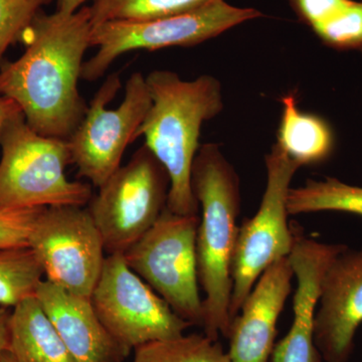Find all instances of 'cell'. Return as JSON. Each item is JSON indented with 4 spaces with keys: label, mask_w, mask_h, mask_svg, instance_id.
<instances>
[{
    "label": "cell",
    "mask_w": 362,
    "mask_h": 362,
    "mask_svg": "<svg viewBox=\"0 0 362 362\" xmlns=\"http://www.w3.org/2000/svg\"><path fill=\"white\" fill-rule=\"evenodd\" d=\"M92 30L89 6L42 11L23 35V56L0 66V96L13 100L40 135L68 140L84 118L88 104L78 84Z\"/></svg>",
    "instance_id": "cell-1"
},
{
    "label": "cell",
    "mask_w": 362,
    "mask_h": 362,
    "mask_svg": "<svg viewBox=\"0 0 362 362\" xmlns=\"http://www.w3.org/2000/svg\"><path fill=\"white\" fill-rule=\"evenodd\" d=\"M152 104L136 139L168 171L170 188L168 209L182 216H197L199 202L192 187V168L199 147L202 126L223 109L218 78L202 75L182 80L175 71H152L146 77Z\"/></svg>",
    "instance_id": "cell-2"
},
{
    "label": "cell",
    "mask_w": 362,
    "mask_h": 362,
    "mask_svg": "<svg viewBox=\"0 0 362 362\" xmlns=\"http://www.w3.org/2000/svg\"><path fill=\"white\" fill-rule=\"evenodd\" d=\"M192 187L201 207L197 232V273L204 293V334L228 339L232 326V264L240 213V177L220 145H201L192 168Z\"/></svg>",
    "instance_id": "cell-3"
},
{
    "label": "cell",
    "mask_w": 362,
    "mask_h": 362,
    "mask_svg": "<svg viewBox=\"0 0 362 362\" xmlns=\"http://www.w3.org/2000/svg\"><path fill=\"white\" fill-rule=\"evenodd\" d=\"M0 207L35 209L85 206L92 187L71 181L68 140L47 137L26 123L23 112L7 119L0 129Z\"/></svg>",
    "instance_id": "cell-4"
},
{
    "label": "cell",
    "mask_w": 362,
    "mask_h": 362,
    "mask_svg": "<svg viewBox=\"0 0 362 362\" xmlns=\"http://www.w3.org/2000/svg\"><path fill=\"white\" fill-rule=\"evenodd\" d=\"M263 16L251 7H238L226 0L192 13L145 21H107L93 25L90 47L98 51L83 65L82 78L95 82L126 52L190 47L218 37L246 21Z\"/></svg>",
    "instance_id": "cell-5"
},
{
    "label": "cell",
    "mask_w": 362,
    "mask_h": 362,
    "mask_svg": "<svg viewBox=\"0 0 362 362\" xmlns=\"http://www.w3.org/2000/svg\"><path fill=\"white\" fill-rule=\"evenodd\" d=\"M199 216H182L168 207L123 256L126 263L175 311L190 324L204 326L199 294L197 232Z\"/></svg>",
    "instance_id": "cell-6"
},
{
    "label": "cell",
    "mask_w": 362,
    "mask_h": 362,
    "mask_svg": "<svg viewBox=\"0 0 362 362\" xmlns=\"http://www.w3.org/2000/svg\"><path fill=\"white\" fill-rule=\"evenodd\" d=\"M120 74H111L88 104L82 122L68 139L78 175L99 188L120 168L126 148L136 140L151 107L146 77L135 71L128 78L120 106L107 105L120 90Z\"/></svg>",
    "instance_id": "cell-7"
},
{
    "label": "cell",
    "mask_w": 362,
    "mask_h": 362,
    "mask_svg": "<svg viewBox=\"0 0 362 362\" xmlns=\"http://www.w3.org/2000/svg\"><path fill=\"white\" fill-rule=\"evenodd\" d=\"M169 188L168 171L143 145L89 202L105 252L124 254L134 245L168 206Z\"/></svg>",
    "instance_id": "cell-8"
},
{
    "label": "cell",
    "mask_w": 362,
    "mask_h": 362,
    "mask_svg": "<svg viewBox=\"0 0 362 362\" xmlns=\"http://www.w3.org/2000/svg\"><path fill=\"white\" fill-rule=\"evenodd\" d=\"M267 181L258 211L239 226L232 264L230 318L239 313L258 279L278 259L289 257L293 232L287 199L300 165L275 143L265 157Z\"/></svg>",
    "instance_id": "cell-9"
},
{
    "label": "cell",
    "mask_w": 362,
    "mask_h": 362,
    "mask_svg": "<svg viewBox=\"0 0 362 362\" xmlns=\"http://www.w3.org/2000/svg\"><path fill=\"white\" fill-rule=\"evenodd\" d=\"M90 301L109 334L129 352L146 343L180 337L190 326L131 270L123 254L106 257Z\"/></svg>",
    "instance_id": "cell-10"
},
{
    "label": "cell",
    "mask_w": 362,
    "mask_h": 362,
    "mask_svg": "<svg viewBox=\"0 0 362 362\" xmlns=\"http://www.w3.org/2000/svg\"><path fill=\"white\" fill-rule=\"evenodd\" d=\"M28 247L47 280L74 294L90 298L103 270V240L84 206L42 207Z\"/></svg>",
    "instance_id": "cell-11"
},
{
    "label": "cell",
    "mask_w": 362,
    "mask_h": 362,
    "mask_svg": "<svg viewBox=\"0 0 362 362\" xmlns=\"http://www.w3.org/2000/svg\"><path fill=\"white\" fill-rule=\"evenodd\" d=\"M362 324V247L337 255L321 284L314 342L325 362H349Z\"/></svg>",
    "instance_id": "cell-12"
},
{
    "label": "cell",
    "mask_w": 362,
    "mask_h": 362,
    "mask_svg": "<svg viewBox=\"0 0 362 362\" xmlns=\"http://www.w3.org/2000/svg\"><path fill=\"white\" fill-rule=\"evenodd\" d=\"M294 278L289 257L278 259L258 279L230 326L232 362H270L279 317L292 291Z\"/></svg>",
    "instance_id": "cell-13"
},
{
    "label": "cell",
    "mask_w": 362,
    "mask_h": 362,
    "mask_svg": "<svg viewBox=\"0 0 362 362\" xmlns=\"http://www.w3.org/2000/svg\"><path fill=\"white\" fill-rule=\"evenodd\" d=\"M35 298L76 362H122L130 354L109 334L90 298L47 280L42 281Z\"/></svg>",
    "instance_id": "cell-14"
},
{
    "label": "cell",
    "mask_w": 362,
    "mask_h": 362,
    "mask_svg": "<svg viewBox=\"0 0 362 362\" xmlns=\"http://www.w3.org/2000/svg\"><path fill=\"white\" fill-rule=\"evenodd\" d=\"M13 308L8 352L16 362H76L35 296Z\"/></svg>",
    "instance_id": "cell-15"
},
{
    "label": "cell",
    "mask_w": 362,
    "mask_h": 362,
    "mask_svg": "<svg viewBox=\"0 0 362 362\" xmlns=\"http://www.w3.org/2000/svg\"><path fill=\"white\" fill-rule=\"evenodd\" d=\"M323 45L362 54V0H287Z\"/></svg>",
    "instance_id": "cell-16"
},
{
    "label": "cell",
    "mask_w": 362,
    "mask_h": 362,
    "mask_svg": "<svg viewBox=\"0 0 362 362\" xmlns=\"http://www.w3.org/2000/svg\"><path fill=\"white\" fill-rule=\"evenodd\" d=\"M283 105L277 144L299 164L316 165L327 160L334 149V135L329 124L315 114L300 110L292 93L281 99Z\"/></svg>",
    "instance_id": "cell-17"
},
{
    "label": "cell",
    "mask_w": 362,
    "mask_h": 362,
    "mask_svg": "<svg viewBox=\"0 0 362 362\" xmlns=\"http://www.w3.org/2000/svg\"><path fill=\"white\" fill-rule=\"evenodd\" d=\"M287 206L290 216L338 211L362 216V187L334 177L308 180L302 187L290 188Z\"/></svg>",
    "instance_id": "cell-18"
},
{
    "label": "cell",
    "mask_w": 362,
    "mask_h": 362,
    "mask_svg": "<svg viewBox=\"0 0 362 362\" xmlns=\"http://www.w3.org/2000/svg\"><path fill=\"white\" fill-rule=\"evenodd\" d=\"M216 0H90L93 25L107 21L159 20L192 13Z\"/></svg>",
    "instance_id": "cell-19"
},
{
    "label": "cell",
    "mask_w": 362,
    "mask_h": 362,
    "mask_svg": "<svg viewBox=\"0 0 362 362\" xmlns=\"http://www.w3.org/2000/svg\"><path fill=\"white\" fill-rule=\"evenodd\" d=\"M44 275V269L30 247L0 252V306L16 307L35 296Z\"/></svg>",
    "instance_id": "cell-20"
},
{
    "label": "cell",
    "mask_w": 362,
    "mask_h": 362,
    "mask_svg": "<svg viewBox=\"0 0 362 362\" xmlns=\"http://www.w3.org/2000/svg\"><path fill=\"white\" fill-rule=\"evenodd\" d=\"M134 351L132 362H232L221 343L206 334L152 341Z\"/></svg>",
    "instance_id": "cell-21"
},
{
    "label": "cell",
    "mask_w": 362,
    "mask_h": 362,
    "mask_svg": "<svg viewBox=\"0 0 362 362\" xmlns=\"http://www.w3.org/2000/svg\"><path fill=\"white\" fill-rule=\"evenodd\" d=\"M54 0H0V66L11 45L21 42L23 35L44 6Z\"/></svg>",
    "instance_id": "cell-22"
},
{
    "label": "cell",
    "mask_w": 362,
    "mask_h": 362,
    "mask_svg": "<svg viewBox=\"0 0 362 362\" xmlns=\"http://www.w3.org/2000/svg\"><path fill=\"white\" fill-rule=\"evenodd\" d=\"M42 207H0V252L28 247V239Z\"/></svg>",
    "instance_id": "cell-23"
},
{
    "label": "cell",
    "mask_w": 362,
    "mask_h": 362,
    "mask_svg": "<svg viewBox=\"0 0 362 362\" xmlns=\"http://www.w3.org/2000/svg\"><path fill=\"white\" fill-rule=\"evenodd\" d=\"M11 313L6 307L0 306V354L9 349V320Z\"/></svg>",
    "instance_id": "cell-24"
},
{
    "label": "cell",
    "mask_w": 362,
    "mask_h": 362,
    "mask_svg": "<svg viewBox=\"0 0 362 362\" xmlns=\"http://www.w3.org/2000/svg\"><path fill=\"white\" fill-rule=\"evenodd\" d=\"M23 112L20 106L9 98L0 96V129L7 119Z\"/></svg>",
    "instance_id": "cell-25"
},
{
    "label": "cell",
    "mask_w": 362,
    "mask_h": 362,
    "mask_svg": "<svg viewBox=\"0 0 362 362\" xmlns=\"http://www.w3.org/2000/svg\"><path fill=\"white\" fill-rule=\"evenodd\" d=\"M88 0H56L57 11L61 13H73L85 6Z\"/></svg>",
    "instance_id": "cell-26"
},
{
    "label": "cell",
    "mask_w": 362,
    "mask_h": 362,
    "mask_svg": "<svg viewBox=\"0 0 362 362\" xmlns=\"http://www.w3.org/2000/svg\"><path fill=\"white\" fill-rule=\"evenodd\" d=\"M0 362H16V361L8 351H6L0 354Z\"/></svg>",
    "instance_id": "cell-27"
}]
</instances>
